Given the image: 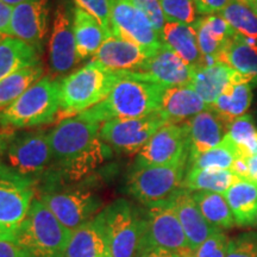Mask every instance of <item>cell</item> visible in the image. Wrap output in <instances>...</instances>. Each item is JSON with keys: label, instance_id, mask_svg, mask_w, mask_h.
<instances>
[{"label": "cell", "instance_id": "1", "mask_svg": "<svg viewBox=\"0 0 257 257\" xmlns=\"http://www.w3.org/2000/svg\"><path fill=\"white\" fill-rule=\"evenodd\" d=\"M101 123L80 113L66 118L49 133L53 167L43 179L44 187L76 182L99 168L112 157L110 147L102 141Z\"/></svg>", "mask_w": 257, "mask_h": 257}, {"label": "cell", "instance_id": "2", "mask_svg": "<svg viewBox=\"0 0 257 257\" xmlns=\"http://www.w3.org/2000/svg\"><path fill=\"white\" fill-rule=\"evenodd\" d=\"M165 89L159 83L123 74L106 99L82 114L101 124L108 120L146 117L160 110Z\"/></svg>", "mask_w": 257, "mask_h": 257}, {"label": "cell", "instance_id": "3", "mask_svg": "<svg viewBox=\"0 0 257 257\" xmlns=\"http://www.w3.org/2000/svg\"><path fill=\"white\" fill-rule=\"evenodd\" d=\"M121 76L105 69L94 60L64 76L61 79L59 119L74 117L98 105L110 94Z\"/></svg>", "mask_w": 257, "mask_h": 257}, {"label": "cell", "instance_id": "4", "mask_svg": "<svg viewBox=\"0 0 257 257\" xmlns=\"http://www.w3.org/2000/svg\"><path fill=\"white\" fill-rule=\"evenodd\" d=\"M61 107V79L42 76L5 110L0 111V126L36 127L53 123Z\"/></svg>", "mask_w": 257, "mask_h": 257}, {"label": "cell", "instance_id": "5", "mask_svg": "<svg viewBox=\"0 0 257 257\" xmlns=\"http://www.w3.org/2000/svg\"><path fill=\"white\" fill-rule=\"evenodd\" d=\"M70 234L72 231L36 197L19 225L17 243L32 257H63Z\"/></svg>", "mask_w": 257, "mask_h": 257}, {"label": "cell", "instance_id": "6", "mask_svg": "<svg viewBox=\"0 0 257 257\" xmlns=\"http://www.w3.org/2000/svg\"><path fill=\"white\" fill-rule=\"evenodd\" d=\"M188 161L167 166L133 167L125 189L144 206L172 201L181 191Z\"/></svg>", "mask_w": 257, "mask_h": 257}, {"label": "cell", "instance_id": "7", "mask_svg": "<svg viewBox=\"0 0 257 257\" xmlns=\"http://www.w3.org/2000/svg\"><path fill=\"white\" fill-rule=\"evenodd\" d=\"M144 207V230L137 253L149 248H161L180 257L194 256L172 201Z\"/></svg>", "mask_w": 257, "mask_h": 257}, {"label": "cell", "instance_id": "8", "mask_svg": "<svg viewBox=\"0 0 257 257\" xmlns=\"http://www.w3.org/2000/svg\"><path fill=\"white\" fill-rule=\"evenodd\" d=\"M0 160L18 174L37 182L53 167L49 133L42 130L15 133Z\"/></svg>", "mask_w": 257, "mask_h": 257}, {"label": "cell", "instance_id": "9", "mask_svg": "<svg viewBox=\"0 0 257 257\" xmlns=\"http://www.w3.org/2000/svg\"><path fill=\"white\" fill-rule=\"evenodd\" d=\"M102 214L111 257H136L144 230L142 211L126 199H117Z\"/></svg>", "mask_w": 257, "mask_h": 257}, {"label": "cell", "instance_id": "10", "mask_svg": "<svg viewBox=\"0 0 257 257\" xmlns=\"http://www.w3.org/2000/svg\"><path fill=\"white\" fill-rule=\"evenodd\" d=\"M37 198L70 231L76 230L102 211V199L92 188H42Z\"/></svg>", "mask_w": 257, "mask_h": 257}, {"label": "cell", "instance_id": "11", "mask_svg": "<svg viewBox=\"0 0 257 257\" xmlns=\"http://www.w3.org/2000/svg\"><path fill=\"white\" fill-rule=\"evenodd\" d=\"M166 124L163 115L157 111L142 118L105 121L101 124L100 135L113 152L137 155L148 141Z\"/></svg>", "mask_w": 257, "mask_h": 257}, {"label": "cell", "instance_id": "12", "mask_svg": "<svg viewBox=\"0 0 257 257\" xmlns=\"http://www.w3.org/2000/svg\"><path fill=\"white\" fill-rule=\"evenodd\" d=\"M187 124H166L148 141L135 159L134 167L167 166L188 161Z\"/></svg>", "mask_w": 257, "mask_h": 257}, {"label": "cell", "instance_id": "13", "mask_svg": "<svg viewBox=\"0 0 257 257\" xmlns=\"http://www.w3.org/2000/svg\"><path fill=\"white\" fill-rule=\"evenodd\" d=\"M36 185L0 160V223L14 227L22 224L36 198Z\"/></svg>", "mask_w": 257, "mask_h": 257}, {"label": "cell", "instance_id": "14", "mask_svg": "<svg viewBox=\"0 0 257 257\" xmlns=\"http://www.w3.org/2000/svg\"><path fill=\"white\" fill-rule=\"evenodd\" d=\"M74 11L69 0H60L55 9L49 41L50 68L55 75H64L80 62L74 32Z\"/></svg>", "mask_w": 257, "mask_h": 257}, {"label": "cell", "instance_id": "15", "mask_svg": "<svg viewBox=\"0 0 257 257\" xmlns=\"http://www.w3.org/2000/svg\"><path fill=\"white\" fill-rule=\"evenodd\" d=\"M111 31L153 53L163 47L162 37L147 16L128 0H111Z\"/></svg>", "mask_w": 257, "mask_h": 257}, {"label": "cell", "instance_id": "16", "mask_svg": "<svg viewBox=\"0 0 257 257\" xmlns=\"http://www.w3.org/2000/svg\"><path fill=\"white\" fill-rule=\"evenodd\" d=\"M49 0H31L15 6L11 36L30 44L42 54L49 30Z\"/></svg>", "mask_w": 257, "mask_h": 257}, {"label": "cell", "instance_id": "17", "mask_svg": "<svg viewBox=\"0 0 257 257\" xmlns=\"http://www.w3.org/2000/svg\"><path fill=\"white\" fill-rule=\"evenodd\" d=\"M194 68L180 59L174 51L163 46L157 50L137 73L130 75L153 81L163 87L188 86L192 83Z\"/></svg>", "mask_w": 257, "mask_h": 257}, {"label": "cell", "instance_id": "18", "mask_svg": "<svg viewBox=\"0 0 257 257\" xmlns=\"http://www.w3.org/2000/svg\"><path fill=\"white\" fill-rule=\"evenodd\" d=\"M154 54L133 42L111 34L92 60L105 69L123 75L137 73Z\"/></svg>", "mask_w": 257, "mask_h": 257}, {"label": "cell", "instance_id": "19", "mask_svg": "<svg viewBox=\"0 0 257 257\" xmlns=\"http://www.w3.org/2000/svg\"><path fill=\"white\" fill-rule=\"evenodd\" d=\"M63 257H111L102 211L72 231Z\"/></svg>", "mask_w": 257, "mask_h": 257}, {"label": "cell", "instance_id": "20", "mask_svg": "<svg viewBox=\"0 0 257 257\" xmlns=\"http://www.w3.org/2000/svg\"><path fill=\"white\" fill-rule=\"evenodd\" d=\"M188 127L189 157L194 159L217 147L227 134V124L211 108H206L186 121Z\"/></svg>", "mask_w": 257, "mask_h": 257}, {"label": "cell", "instance_id": "21", "mask_svg": "<svg viewBox=\"0 0 257 257\" xmlns=\"http://www.w3.org/2000/svg\"><path fill=\"white\" fill-rule=\"evenodd\" d=\"M208 108L204 99L191 85L167 87L161 100L160 113L167 124H181Z\"/></svg>", "mask_w": 257, "mask_h": 257}, {"label": "cell", "instance_id": "22", "mask_svg": "<svg viewBox=\"0 0 257 257\" xmlns=\"http://www.w3.org/2000/svg\"><path fill=\"white\" fill-rule=\"evenodd\" d=\"M186 237L194 252L217 229L212 227L202 216L200 208L193 199L192 192L182 188L172 200Z\"/></svg>", "mask_w": 257, "mask_h": 257}, {"label": "cell", "instance_id": "23", "mask_svg": "<svg viewBox=\"0 0 257 257\" xmlns=\"http://www.w3.org/2000/svg\"><path fill=\"white\" fill-rule=\"evenodd\" d=\"M251 101L252 86L234 70L232 81L208 108L219 115L224 123L230 126L233 120L245 114Z\"/></svg>", "mask_w": 257, "mask_h": 257}, {"label": "cell", "instance_id": "24", "mask_svg": "<svg viewBox=\"0 0 257 257\" xmlns=\"http://www.w3.org/2000/svg\"><path fill=\"white\" fill-rule=\"evenodd\" d=\"M218 61L236 70L251 86H257V41L236 34L224 47Z\"/></svg>", "mask_w": 257, "mask_h": 257}, {"label": "cell", "instance_id": "25", "mask_svg": "<svg viewBox=\"0 0 257 257\" xmlns=\"http://www.w3.org/2000/svg\"><path fill=\"white\" fill-rule=\"evenodd\" d=\"M74 32L80 62L91 57L93 59L112 34L99 23L98 19L78 8L74 11Z\"/></svg>", "mask_w": 257, "mask_h": 257}, {"label": "cell", "instance_id": "26", "mask_svg": "<svg viewBox=\"0 0 257 257\" xmlns=\"http://www.w3.org/2000/svg\"><path fill=\"white\" fill-rule=\"evenodd\" d=\"M161 37L163 46L174 51L188 66L193 68L200 66L202 55L198 46L197 32L193 25L166 22Z\"/></svg>", "mask_w": 257, "mask_h": 257}, {"label": "cell", "instance_id": "27", "mask_svg": "<svg viewBox=\"0 0 257 257\" xmlns=\"http://www.w3.org/2000/svg\"><path fill=\"white\" fill-rule=\"evenodd\" d=\"M36 48L15 37H0V81L25 67L41 63Z\"/></svg>", "mask_w": 257, "mask_h": 257}, {"label": "cell", "instance_id": "28", "mask_svg": "<svg viewBox=\"0 0 257 257\" xmlns=\"http://www.w3.org/2000/svg\"><path fill=\"white\" fill-rule=\"evenodd\" d=\"M233 73L232 68L221 62L211 67H198L194 68L191 86L210 106L232 81Z\"/></svg>", "mask_w": 257, "mask_h": 257}, {"label": "cell", "instance_id": "29", "mask_svg": "<svg viewBox=\"0 0 257 257\" xmlns=\"http://www.w3.org/2000/svg\"><path fill=\"white\" fill-rule=\"evenodd\" d=\"M224 197L237 225H252L257 216V182L239 180L224 193Z\"/></svg>", "mask_w": 257, "mask_h": 257}, {"label": "cell", "instance_id": "30", "mask_svg": "<svg viewBox=\"0 0 257 257\" xmlns=\"http://www.w3.org/2000/svg\"><path fill=\"white\" fill-rule=\"evenodd\" d=\"M239 180L231 170L188 169L182 187L189 192H213L224 194Z\"/></svg>", "mask_w": 257, "mask_h": 257}, {"label": "cell", "instance_id": "31", "mask_svg": "<svg viewBox=\"0 0 257 257\" xmlns=\"http://www.w3.org/2000/svg\"><path fill=\"white\" fill-rule=\"evenodd\" d=\"M193 199L200 208L202 216L217 230L231 229L236 221L224 194L213 192H194Z\"/></svg>", "mask_w": 257, "mask_h": 257}, {"label": "cell", "instance_id": "32", "mask_svg": "<svg viewBox=\"0 0 257 257\" xmlns=\"http://www.w3.org/2000/svg\"><path fill=\"white\" fill-rule=\"evenodd\" d=\"M43 76V66L32 64L18 70L0 81V111L14 104L35 82Z\"/></svg>", "mask_w": 257, "mask_h": 257}, {"label": "cell", "instance_id": "33", "mask_svg": "<svg viewBox=\"0 0 257 257\" xmlns=\"http://www.w3.org/2000/svg\"><path fill=\"white\" fill-rule=\"evenodd\" d=\"M240 156L234 144L226 136L217 147L188 161V169L230 170L234 160Z\"/></svg>", "mask_w": 257, "mask_h": 257}, {"label": "cell", "instance_id": "34", "mask_svg": "<svg viewBox=\"0 0 257 257\" xmlns=\"http://www.w3.org/2000/svg\"><path fill=\"white\" fill-rule=\"evenodd\" d=\"M240 36L257 41V16L242 0H232L218 14Z\"/></svg>", "mask_w": 257, "mask_h": 257}, {"label": "cell", "instance_id": "35", "mask_svg": "<svg viewBox=\"0 0 257 257\" xmlns=\"http://www.w3.org/2000/svg\"><path fill=\"white\" fill-rule=\"evenodd\" d=\"M225 136L236 146L240 156L250 157L256 154L257 131L251 115L244 114L233 120Z\"/></svg>", "mask_w": 257, "mask_h": 257}, {"label": "cell", "instance_id": "36", "mask_svg": "<svg viewBox=\"0 0 257 257\" xmlns=\"http://www.w3.org/2000/svg\"><path fill=\"white\" fill-rule=\"evenodd\" d=\"M166 22L193 25L198 21V9L194 0H161Z\"/></svg>", "mask_w": 257, "mask_h": 257}, {"label": "cell", "instance_id": "37", "mask_svg": "<svg viewBox=\"0 0 257 257\" xmlns=\"http://www.w3.org/2000/svg\"><path fill=\"white\" fill-rule=\"evenodd\" d=\"M230 240L221 230H216L194 251V257H226Z\"/></svg>", "mask_w": 257, "mask_h": 257}, {"label": "cell", "instance_id": "38", "mask_svg": "<svg viewBox=\"0 0 257 257\" xmlns=\"http://www.w3.org/2000/svg\"><path fill=\"white\" fill-rule=\"evenodd\" d=\"M74 3L76 8L93 16L106 30L111 31V0H74Z\"/></svg>", "mask_w": 257, "mask_h": 257}, {"label": "cell", "instance_id": "39", "mask_svg": "<svg viewBox=\"0 0 257 257\" xmlns=\"http://www.w3.org/2000/svg\"><path fill=\"white\" fill-rule=\"evenodd\" d=\"M226 257H257V233L246 232L231 239Z\"/></svg>", "mask_w": 257, "mask_h": 257}, {"label": "cell", "instance_id": "40", "mask_svg": "<svg viewBox=\"0 0 257 257\" xmlns=\"http://www.w3.org/2000/svg\"><path fill=\"white\" fill-rule=\"evenodd\" d=\"M135 8L142 11L149 19L153 27L161 35L166 24L165 14H163L161 0H128Z\"/></svg>", "mask_w": 257, "mask_h": 257}, {"label": "cell", "instance_id": "41", "mask_svg": "<svg viewBox=\"0 0 257 257\" xmlns=\"http://www.w3.org/2000/svg\"><path fill=\"white\" fill-rule=\"evenodd\" d=\"M199 15H217L232 0H194Z\"/></svg>", "mask_w": 257, "mask_h": 257}, {"label": "cell", "instance_id": "42", "mask_svg": "<svg viewBox=\"0 0 257 257\" xmlns=\"http://www.w3.org/2000/svg\"><path fill=\"white\" fill-rule=\"evenodd\" d=\"M12 11H14L12 6L0 0V37L11 36Z\"/></svg>", "mask_w": 257, "mask_h": 257}, {"label": "cell", "instance_id": "43", "mask_svg": "<svg viewBox=\"0 0 257 257\" xmlns=\"http://www.w3.org/2000/svg\"><path fill=\"white\" fill-rule=\"evenodd\" d=\"M0 257H32L23 246L10 240H0Z\"/></svg>", "mask_w": 257, "mask_h": 257}, {"label": "cell", "instance_id": "44", "mask_svg": "<svg viewBox=\"0 0 257 257\" xmlns=\"http://www.w3.org/2000/svg\"><path fill=\"white\" fill-rule=\"evenodd\" d=\"M231 172L233 173L237 178L240 180H248L249 178V169H248V157L238 156L234 160Z\"/></svg>", "mask_w": 257, "mask_h": 257}, {"label": "cell", "instance_id": "45", "mask_svg": "<svg viewBox=\"0 0 257 257\" xmlns=\"http://www.w3.org/2000/svg\"><path fill=\"white\" fill-rule=\"evenodd\" d=\"M136 257H180L178 253L161 248H149L138 252Z\"/></svg>", "mask_w": 257, "mask_h": 257}, {"label": "cell", "instance_id": "46", "mask_svg": "<svg viewBox=\"0 0 257 257\" xmlns=\"http://www.w3.org/2000/svg\"><path fill=\"white\" fill-rule=\"evenodd\" d=\"M18 227L0 223V240H10V242L17 243Z\"/></svg>", "mask_w": 257, "mask_h": 257}, {"label": "cell", "instance_id": "47", "mask_svg": "<svg viewBox=\"0 0 257 257\" xmlns=\"http://www.w3.org/2000/svg\"><path fill=\"white\" fill-rule=\"evenodd\" d=\"M14 130H9V128L0 126V159L4 155L6 148H8V144L10 142V140H11V137L14 136Z\"/></svg>", "mask_w": 257, "mask_h": 257}, {"label": "cell", "instance_id": "48", "mask_svg": "<svg viewBox=\"0 0 257 257\" xmlns=\"http://www.w3.org/2000/svg\"><path fill=\"white\" fill-rule=\"evenodd\" d=\"M248 169H249L248 180L257 182V154H253V155L248 157Z\"/></svg>", "mask_w": 257, "mask_h": 257}, {"label": "cell", "instance_id": "49", "mask_svg": "<svg viewBox=\"0 0 257 257\" xmlns=\"http://www.w3.org/2000/svg\"><path fill=\"white\" fill-rule=\"evenodd\" d=\"M3 2L6 3V4L12 6V8H15V6H18L21 4H23V3H28V2H31V0H3Z\"/></svg>", "mask_w": 257, "mask_h": 257}, {"label": "cell", "instance_id": "50", "mask_svg": "<svg viewBox=\"0 0 257 257\" xmlns=\"http://www.w3.org/2000/svg\"><path fill=\"white\" fill-rule=\"evenodd\" d=\"M242 2L245 3V4L248 5L249 8L251 9L257 16V0H242Z\"/></svg>", "mask_w": 257, "mask_h": 257}, {"label": "cell", "instance_id": "51", "mask_svg": "<svg viewBox=\"0 0 257 257\" xmlns=\"http://www.w3.org/2000/svg\"><path fill=\"white\" fill-rule=\"evenodd\" d=\"M252 225H253V226H257V216L255 217V220H253V223H252Z\"/></svg>", "mask_w": 257, "mask_h": 257}, {"label": "cell", "instance_id": "52", "mask_svg": "<svg viewBox=\"0 0 257 257\" xmlns=\"http://www.w3.org/2000/svg\"><path fill=\"white\" fill-rule=\"evenodd\" d=\"M256 154H257V136H256Z\"/></svg>", "mask_w": 257, "mask_h": 257}, {"label": "cell", "instance_id": "53", "mask_svg": "<svg viewBox=\"0 0 257 257\" xmlns=\"http://www.w3.org/2000/svg\"><path fill=\"white\" fill-rule=\"evenodd\" d=\"M193 257H194V256H193Z\"/></svg>", "mask_w": 257, "mask_h": 257}]
</instances>
